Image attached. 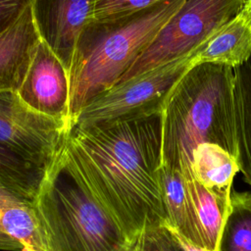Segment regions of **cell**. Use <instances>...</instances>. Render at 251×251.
Returning a JSON list of instances; mask_svg holds the SVG:
<instances>
[{
    "instance_id": "obj_6",
    "label": "cell",
    "mask_w": 251,
    "mask_h": 251,
    "mask_svg": "<svg viewBox=\"0 0 251 251\" xmlns=\"http://www.w3.org/2000/svg\"><path fill=\"white\" fill-rule=\"evenodd\" d=\"M192 54L117 83L89 102L72 128L163 113L174 87L189 69Z\"/></svg>"
},
{
    "instance_id": "obj_13",
    "label": "cell",
    "mask_w": 251,
    "mask_h": 251,
    "mask_svg": "<svg viewBox=\"0 0 251 251\" xmlns=\"http://www.w3.org/2000/svg\"><path fill=\"white\" fill-rule=\"evenodd\" d=\"M192 172L196 181L213 194L228 213L231 185L239 172L236 157L218 144L201 143L193 151Z\"/></svg>"
},
{
    "instance_id": "obj_20",
    "label": "cell",
    "mask_w": 251,
    "mask_h": 251,
    "mask_svg": "<svg viewBox=\"0 0 251 251\" xmlns=\"http://www.w3.org/2000/svg\"><path fill=\"white\" fill-rule=\"evenodd\" d=\"M131 251H180L164 226L144 230L130 246Z\"/></svg>"
},
{
    "instance_id": "obj_19",
    "label": "cell",
    "mask_w": 251,
    "mask_h": 251,
    "mask_svg": "<svg viewBox=\"0 0 251 251\" xmlns=\"http://www.w3.org/2000/svg\"><path fill=\"white\" fill-rule=\"evenodd\" d=\"M163 0H96L93 22L108 23L148 9Z\"/></svg>"
},
{
    "instance_id": "obj_5",
    "label": "cell",
    "mask_w": 251,
    "mask_h": 251,
    "mask_svg": "<svg viewBox=\"0 0 251 251\" xmlns=\"http://www.w3.org/2000/svg\"><path fill=\"white\" fill-rule=\"evenodd\" d=\"M244 3L245 0H185L119 82L191 55L237 16Z\"/></svg>"
},
{
    "instance_id": "obj_3",
    "label": "cell",
    "mask_w": 251,
    "mask_h": 251,
    "mask_svg": "<svg viewBox=\"0 0 251 251\" xmlns=\"http://www.w3.org/2000/svg\"><path fill=\"white\" fill-rule=\"evenodd\" d=\"M185 0H163L136 14L90 23L81 32L69 71L70 130L80 111L116 85Z\"/></svg>"
},
{
    "instance_id": "obj_18",
    "label": "cell",
    "mask_w": 251,
    "mask_h": 251,
    "mask_svg": "<svg viewBox=\"0 0 251 251\" xmlns=\"http://www.w3.org/2000/svg\"><path fill=\"white\" fill-rule=\"evenodd\" d=\"M43 171L0 145V183L28 200H33Z\"/></svg>"
},
{
    "instance_id": "obj_11",
    "label": "cell",
    "mask_w": 251,
    "mask_h": 251,
    "mask_svg": "<svg viewBox=\"0 0 251 251\" xmlns=\"http://www.w3.org/2000/svg\"><path fill=\"white\" fill-rule=\"evenodd\" d=\"M0 250L47 251L33 202L0 183Z\"/></svg>"
},
{
    "instance_id": "obj_7",
    "label": "cell",
    "mask_w": 251,
    "mask_h": 251,
    "mask_svg": "<svg viewBox=\"0 0 251 251\" xmlns=\"http://www.w3.org/2000/svg\"><path fill=\"white\" fill-rule=\"evenodd\" d=\"M69 127L28 108L15 91H0V145L44 171L62 152Z\"/></svg>"
},
{
    "instance_id": "obj_22",
    "label": "cell",
    "mask_w": 251,
    "mask_h": 251,
    "mask_svg": "<svg viewBox=\"0 0 251 251\" xmlns=\"http://www.w3.org/2000/svg\"><path fill=\"white\" fill-rule=\"evenodd\" d=\"M164 226L167 228L169 233L171 234L172 238L175 240L176 245L178 246L180 251H210L209 249L198 246L193 244L191 241H189L187 238H185L182 234H180L176 228H174L170 225H164Z\"/></svg>"
},
{
    "instance_id": "obj_8",
    "label": "cell",
    "mask_w": 251,
    "mask_h": 251,
    "mask_svg": "<svg viewBox=\"0 0 251 251\" xmlns=\"http://www.w3.org/2000/svg\"><path fill=\"white\" fill-rule=\"evenodd\" d=\"M17 93L28 108L70 129L69 72L42 39Z\"/></svg>"
},
{
    "instance_id": "obj_9",
    "label": "cell",
    "mask_w": 251,
    "mask_h": 251,
    "mask_svg": "<svg viewBox=\"0 0 251 251\" xmlns=\"http://www.w3.org/2000/svg\"><path fill=\"white\" fill-rule=\"evenodd\" d=\"M96 0H32L33 20L40 38L68 70L77 40L93 22Z\"/></svg>"
},
{
    "instance_id": "obj_2",
    "label": "cell",
    "mask_w": 251,
    "mask_h": 251,
    "mask_svg": "<svg viewBox=\"0 0 251 251\" xmlns=\"http://www.w3.org/2000/svg\"><path fill=\"white\" fill-rule=\"evenodd\" d=\"M233 79V69L226 65L189 67L162 113V166L193 178V151L205 142L237 159Z\"/></svg>"
},
{
    "instance_id": "obj_1",
    "label": "cell",
    "mask_w": 251,
    "mask_h": 251,
    "mask_svg": "<svg viewBox=\"0 0 251 251\" xmlns=\"http://www.w3.org/2000/svg\"><path fill=\"white\" fill-rule=\"evenodd\" d=\"M62 153L130 246L144 230L167 223L159 180L162 113L72 128Z\"/></svg>"
},
{
    "instance_id": "obj_12",
    "label": "cell",
    "mask_w": 251,
    "mask_h": 251,
    "mask_svg": "<svg viewBox=\"0 0 251 251\" xmlns=\"http://www.w3.org/2000/svg\"><path fill=\"white\" fill-rule=\"evenodd\" d=\"M249 59H251V27L239 13L194 50L190 67L211 63L233 69Z\"/></svg>"
},
{
    "instance_id": "obj_4",
    "label": "cell",
    "mask_w": 251,
    "mask_h": 251,
    "mask_svg": "<svg viewBox=\"0 0 251 251\" xmlns=\"http://www.w3.org/2000/svg\"><path fill=\"white\" fill-rule=\"evenodd\" d=\"M32 202L47 251H128L130 248L120 225L62 152L44 169Z\"/></svg>"
},
{
    "instance_id": "obj_17",
    "label": "cell",
    "mask_w": 251,
    "mask_h": 251,
    "mask_svg": "<svg viewBox=\"0 0 251 251\" xmlns=\"http://www.w3.org/2000/svg\"><path fill=\"white\" fill-rule=\"evenodd\" d=\"M218 251H251V192L232 191Z\"/></svg>"
},
{
    "instance_id": "obj_16",
    "label": "cell",
    "mask_w": 251,
    "mask_h": 251,
    "mask_svg": "<svg viewBox=\"0 0 251 251\" xmlns=\"http://www.w3.org/2000/svg\"><path fill=\"white\" fill-rule=\"evenodd\" d=\"M186 192L193 204L201 226L204 247L218 251L221 234L227 216L219 200L195 178H183Z\"/></svg>"
},
{
    "instance_id": "obj_10",
    "label": "cell",
    "mask_w": 251,
    "mask_h": 251,
    "mask_svg": "<svg viewBox=\"0 0 251 251\" xmlns=\"http://www.w3.org/2000/svg\"><path fill=\"white\" fill-rule=\"evenodd\" d=\"M40 39L30 4L0 33V91H18Z\"/></svg>"
},
{
    "instance_id": "obj_15",
    "label": "cell",
    "mask_w": 251,
    "mask_h": 251,
    "mask_svg": "<svg viewBox=\"0 0 251 251\" xmlns=\"http://www.w3.org/2000/svg\"><path fill=\"white\" fill-rule=\"evenodd\" d=\"M233 75L237 163L243 180L251 186V59L233 68Z\"/></svg>"
},
{
    "instance_id": "obj_14",
    "label": "cell",
    "mask_w": 251,
    "mask_h": 251,
    "mask_svg": "<svg viewBox=\"0 0 251 251\" xmlns=\"http://www.w3.org/2000/svg\"><path fill=\"white\" fill-rule=\"evenodd\" d=\"M159 180L170 225L193 244L204 247L201 226L193 204L186 192L180 172L161 166Z\"/></svg>"
},
{
    "instance_id": "obj_21",
    "label": "cell",
    "mask_w": 251,
    "mask_h": 251,
    "mask_svg": "<svg viewBox=\"0 0 251 251\" xmlns=\"http://www.w3.org/2000/svg\"><path fill=\"white\" fill-rule=\"evenodd\" d=\"M32 0H0V33L12 25Z\"/></svg>"
},
{
    "instance_id": "obj_23",
    "label": "cell",
    "mask_w": 251,
    "mask_h": 251,
    "mask_svg": "<svg viewBox=\"0 0 251 251\" xmlns=\"http://www.w3.org/2000/svg\"><path fill=\"white\" fill-rule=\"evenodd\" d=\"M240 14L245 20V22L248 24V25L251 27V0H245L243 8L240 11Z\"/></svg>"
}]
</instances>
